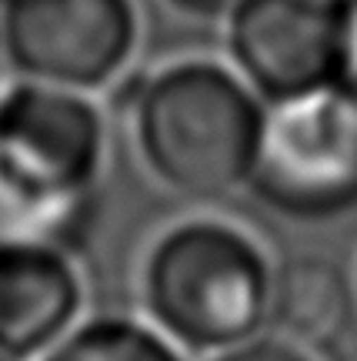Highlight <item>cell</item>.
Masks as SVG:
<instances>
[{"label": "cell", "instance_id": "6da1fadb", "mask_svg": "<svg viewBox=\"0 0 357 361\" xmlns=\"http://www.w3.org/2000/svg\"><path fill=\"white\" fill-rule=\"evenodd\" d=\"M144 164L170 191L217 201L251 178L264 114L224 67L184 61L154 74L130 104Z\"/></svg>", "mask_w": 357, "mask_h": 361}, {"label": "cell", "instance_id": "7a4b0ae2", "mask_svg": "<svg viewBox=\"0 0 357 361\" xmlns=\"http://www.w3.org/2000/svg\"><path fill=\"white\" fill-rule=\"evenodd\" d=\"M270 268L251 238L220 221L177 224L151 247L144 301L180 345L234 348L268 322Z\"/></svg>", "mask_w": 357, "mask_h": 361}, {"label": "cell", "instance_id": "3957f363", "mask_svg": "<svg viewBox=\"0 0 357 361\" xmlns=\"http://www.w3.org/2000/svg\"><path fill=\"white\" fill-rule=\"evenodd\" d=\"M264 114L251 191L287 218L324 221L357 204V94L341 80Z\"/></svg>", "mask_w": 357, "mask_h": 361}, {"label": "cell", "instance_id": "277c9868", "mask_svg": "<svg viewBox=\"0 0 357 361\" xmlns=\"http://www.w3.org/2000/svg\"><path fill=\"white\" fill-rule=\"evenodd\" d=\"M0 44L17 78L90 94L130 61L137 11L134 0H4Z\"/></svg>", "mask_w": 357, "mask_h": 361}, {"label": "cell", "instance_id": "5b68a950", "mask_svg": "<svg viewBox=\"0 0 357 361\" xmlns=\"http://www.w3.org/2000/svg\"><path fill=\"white\" fill-rule=\"evenodd\" d=\"M0 164L57 201L90 197L104 164V117L84 90L13 78L0 94Z\"/></svg>", "mask_w": 357, "mask_h": 361}, {"label": "cell", "instance_id": "8992f818", "mask_svg": "<svg viewBox=\"0 0 357 361\" xmlns=\"http://www.w3.org/2000/svg\"><path fill=\"white\" fill-rule=\"evenodd\" d=\"M344 0H237L230 54L264 97L287 101L341 74Z\"/></svg>", "mask_w": 357, "mask_h": 361}, {"label": "cell", "instance_id": "52a82bcc", "mask_svg": "<svg viewBox=\"0 0 357 361\" xmlns=\"http://www.w3.org/2000/svg\"><path fill=\"white\" fill-rule=\"evenodd\" d=\"M84 284L67 247L47 241L0 245V355L37 361L74 328Z\"/></svg>", "mask_w": 357, "mask_h": 361}, {"label": "cell", "instance_id": "ba28073f", "mask_svg": "<svg viewBox=\"0 0 357 361\" xmlns=\"http://www.w3.org/2000/svg\"><path fill=\"white\" fill-rule=\"evenodd\" d=\"M268 322L294 348H334L354 322V291L334 261L304 255L270 271Z\"/></svg>", "mask_w": 357, "mask_h": 361}, {"label": "cell", "instance_id": "9c48e42d", "mask_svg": "<svg viewBox=\"0 0 357 361\" xmlns=\"http://www.w3.org/2000/svg\"><path fill=\"white\" fill-rule=\"evenodd\" d=\"M87 204L90 197L84 201L47 197L20 174H13L7 164H0V245L47 241L67 247V241L87 224Z\"/></svg>", "mask_w": 357, "mask_h": 361}, {"label": "cell", "instance_id": "30bf717a", "mask_svg": "<svg viewBox=\"0 0 357 361\" xmlns=\"http://www.w3.org/2000/svg\"><path fill=\"white\" fill-rule=\"evenodd\" d=\"M37 361H180V355L141 322L94 318L74 324Z\"/></svg>", "mask_w": 357, "mask_h": 361}, {"label": "cell", "instance_id": "8fae6325", "mask_svg": "<svg viewBox=\"0 0 357 361\" xmlns=\"http://www.w3.org/2000/svg\"><path fill=\"white\" fill-rule=\"evenodd\" d=\"M217 361H311L301 348H294L281 338H247L234 348H224Z\"/></svg>", "mask_w": 357, "mask_h": 361}, {"label": "cell", "instance_id": "7c38bea8", "mask_svg": "<svg viewBox=\"0 0 357 361\" xmlns=\"http://www.w3.org/2000/svg\"><path fill=\"white\" fill-rule=\"evenodd\" d=\"M337 80L357 94V0H344V37H341V74Z\"/></svg>", "mask_w": 357, "mask_h": 361}, {"label": "cell", "instance_id": "4fadbf2b", "mask_svg": "<svg viewBox=\"0 0 357 361\" xmlns=\"http://www.w3.org/2000/svg\"><path fill=\"white\" fill-rule=\"evenodd\" d=\"M170 7H177L180 13H191V17H220L230 13L237 0H167Z\"/></svg>", "mask_w": 357, "mask_h": 361}, {"label": "cell", "instance_id": "5bb4252c", "mask_svg": "<svg viewBox=\"0 0 357 361\" xmlns=\"http://www.w3.org/2000/svg\"><path fill=\"white\" fill-rule=\"evenodd\" d=\"M13 78H17V74H13L11 61H7V51H4V44H0V94H4V90L11 87Z\"/></svg>", "mask_w": 357, "mask_h": 361}, {"label": "cell", "instance_id": "9a60e30c", "mask_svg": "<svg viewBox=\"0 0 357 361\" xmlns=\"http://www.w3.org/2000/svg\"><path fill=\"white\" fill-rule=\"evenodd\" d=\"M0 13H4V0H0Z\"/></svg>", "mask_w": 357, "mask_h": 361}, {"label": "cell", "instance_id": "2e32d148", "mask_svg": "<svg viewBox=\"0 0 357 361\" xmlns=\"http://www.w3.org/2000/svg\"><path fill=\"white\" fill-rule=\"evenodd\" d=\"M0 361H11V358H4V355H0Z\"/></svg>", "mask_w": 357, "mask_h": 361}]
</instances>
